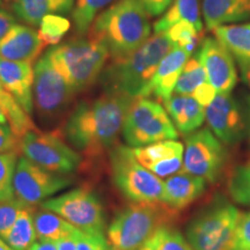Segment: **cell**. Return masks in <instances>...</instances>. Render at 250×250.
<instances>
[{
    "label": "cell",
    "mask_w": 250,
    "mask_h": 250,
    "mask_svg": "<svg viewBox=\"0 0 250 250\" xmlns=\"http://www.w3.org/2000/svg\"><path fill=\"white\" fill-rule=\"evenodd\" d=\"M133 101L123 94L105 92L94 101L80 102L65 123V138L88 156L111 149Z\"/></svg>",
    "instance_id": "cell-1"
},
{
    "label": "cell",
    "mask_w": 250,
    "mask_h": 250,
    "mask_svg": "<svg viewBox=\"0 0 250 250\" xmlns=\"http://www.w3.org/2000/svg\"><path fill=\"white\" fill-rule=\"evenodd\" d=\"M174 48L166 33L155 34L127 57L116 59L104 67L100 81L105 92L136 100L152 94V81L159 64Z\"/></svg>",
    "instance_id": "cell-2"
},
{
    "label": "cell",
    "mask_w": 250,
    "mask_h": 250,
    "mask_svg": "<svg viewBox=\"0 0 250 250\" xmlns=\"http://www.w3.org/2000/svg\"><path fill=\"white\" fill-rule=\"evenodd\" d=\"M148 17L138 0H118L96 17L88 37L104 46L114 61L125 58L151 37Z\"/></svg>",
    "instance_id": "cell-3"
},
{
    "label": "cell",
    "mask_w": 250,
    "mask_h": 250,
    "mask_svg": "<svg viewBox=\"0 0 250 250\" xmlns=\"http://www.w3.org/2000/svg\"><path fill=\"white\" fill-rule=\"evenodd\" d=\"M179 211L166 203H132L118 212L107 230L111 250H138L160 228L168 227Z\"/></svg>",
    "instance_id": "cell-4"
},
{
    "label": "cell",
    "mask_w": 250,
    "mask_h": 250,
    "mask_svg": "<svg viewBox=\"0 0 250 250\" xmlns=\"http://www.w3.org/2000/svg\"><path fill=\"white\" fill-rule=\"evenodd\" d=\"M45 56L74 92L79 93L100 79L109 52L96 41L80 37L51 46Z\"/></svg>",
    "instance_id": "cell-5"
},
{
    "label": "cell",
    "mask_w": 250,
    "mask_h": 250,
    "mask_svg": "<svg viewBox=\"0 0 250 250\" xmlns=\"http://www.w3.org/2000/svg\"><path fill=\"white\" fill-rule=\"evenodd\" d=\"M241 212L225 197L212 204L190 221L187 240L193 250H233L234 237Z\"/></svg>",
    "instance_id": "cell-6"
},
{
    "label": "cell",
    "mask_w": 250,
    "mask_h": 250,
    "mask_svg": "<svg viewBox=\"0 0 250 250\" xmlns=\"http://www.w3.org/2000/svg\"><path fill=\"white\" fill-rule=\"evenodd\" d=\"M112 180L132 203H164L165 182L143 167L132 148L118 145L110 149Z\"/></svg>",
    "instance_id": "cell-7"
},
{
    "label": "cell",
    "mask_w": 250,
    "mask_h": 250,
    "mask_svg": "<svg viewBox=\"0 0 250 250\" xmlns=\"http://www.w3.org/2000/svg\"><path fill=\"white\" fill-rule=\"evenodd\" d=\"M123 138L131 147H143L162 140H176L179 132L166 109L147 98L136 99L125 117Z\"/></svg>",
    "instance_id": "cell-8"
},
{
    "label": "cell",
    "mask_w": 250,
    "mask_h": 250,
    "mask_svg": "<svg viewBox=\"0 0 250 250\" xmlns=\"http://www.w3.org/2000/svg\"><path fill=\"white\" fill-rule=\"evenodd\" d=\"M205 120L225 145H235L250 138V94H217L205 108Z\"/></svg>",
    "instance_id": "cell-9"
},
{
    "label": "cell",
    "mask_w": 250,
    "mask_h": 250,
    "mask_svg": "<svg viewBox=\"0 0 250 250\" xmlns=\"http://www.w3.org/2000/svg\"><path fill=\"white\" fill-rule=\"evenodd\" d=\"M19 151L30 162L56 174L73 173L81 162L79 153L65 143L59 132H28L20 139Z\"/></svg>",
    "instance_id": "cell-10"
},
{
    "label": "cell",
    "mask_w": 250,
    "mask_h": 250,
    "mask_svg": "<svg viewBox=\"0 0 250 250\" xmlns=\"http://www.w3.org/2000/svg\"><path fill=\"white\" fill-rule=\"evenodd\" d=\"M43 210L51 211L87 234H104L105 214L99 197L86 188H78L64 195L41 203Z\"/></svg>",
    "instance_id": "cell-11"
},
{
    "label": "cell",
    "mask_w": 250,
    "mask_h": 250,
    "mask_svg": "<svg viewBox=\"0 0 250 250\" xmlns=\"http://www.w3.org/2000/svg\"><path fill=\"white\" fill-rule=\"evenodd\" d=\"M227 156L226 147L211 130H197L186 138L182 170L213 183L223 173Z\"/></svg>",
    "instance_id": "cell-12"
},
{
    "label": "cell",
    "mask_w": 250,
    "mask_h": 250,
    "mask_svg": "<svg viewBox=\"0 0 250 250\" xmlns=\"http://www.w3.org/2000/svg\"><path fill=\"white\" fill-rule=\"evenodd\" d=\"M74 89L44 55L34 66L33 99L41 117L52 120L66 110L74 95Z\"/></svg>",
    "instance_id": "cell-13"
},
{
    "label": "cell",
    "mask_w": 250,
    "mask_h": 250,
    "mask_svg": "<svg viewBox=\"0 0 250 250\" xmlns=\"http://www.w3.org/2000/svg\"><path fill=\"white\" fill-rule=\"evenodd\" d=\"M71 183L72 180L66 175L51 173L21 158L18 160L13 176L14 197L23 205L33 208Z\"/></svg>",
    "instance_id": "cell-14"
},
{
    "label": "cell",
    "mask_w": 250,
    "mask_h": 250,
    "mask_svg": "<svg viewBox=\"0 0 250 250\" xmlns=\"http://www.w3.org/2000/svg\"><path fill=\"white\" fill-rule=\"evenodd\" d=\"M204 66L208 81L218 94L232 93L237 83V72L233 56L217 39L203 41L196 54Z\"/></svg>",
    "instance_id": "cell-15"
},
{
    "label": "cell",
    "mask_w": 250,
    "mask_h": 250,
    "mask_svg": "<svg viewBox=\"0 0 250 250\" xmlns=\"http://www.w3.org/2000/svg\"><path fill=\"white\" fill-rule=\"evenodd\" d=\"M131 148L137 161L158 177H170L183 169L184 146L177 140H162Z\"/></svg>",
    "instance_id": "cell-16"
},
{
    "label": "cell",
    "mask_w": 250,
    "mask_h": 250,
    "mask_svg": "<svg viewBox=\"0 0 250 250\" xmlns=\"http://www.w3.org/2000/svg\"><path fill=\"white\" fill-rule=\"evenodd\" d=\"M33 85L34 68L31 64L0 58V86L11 94L29 115L34 109Z\"/></svg>",
    "instance_id": "cell-17"
},
{
    "label": "cell",
    "mask_w": 250,
    "mask_h": 250,
    "mask_svg": "<svg viewBox=\"0 0 250 250\" xmlns=\"http://www.w3.org/2000/svg\"><path fill=\"white\" fill-rule=\"evenodd\" d=\"M44 44L34 28L15 24L0 40V58L33 64L42 54Z\"/></svg>",
    "instance_id": "cell-18"
},
{
    "label": "cell",
    "mask_w": 250,
    "mask_h": 250,
    "mask_svg": "<svg viewBox=\"0 0 250 250\" xmlns=\"http://www.w3.org/2000/svg\"><path fill=\"white\" fill-rule=\"evenodd\" d=\"M189 58V52L177 46H174L165 56L152 81V94L156 99L165 102L171 98L184 65Z\"/></svg>",
    "instance_id": "cell-19"
},
{
    "label": "cell",
    "mask_w": 250,
    "mask_h": 250,
    "mask_svg": "<svg viewBox=\"0 0 250 250\" xmlns=\"http://www.w3.org/2000/svg\"><path fill=\"white\" fill-rule=\"evenodd\" d=\"M206 189V181L186 171L168 177L165 182V199L176 211L186 208L201 197Z\"/></svg>",
    "instance_id": "cell-20"
},
{
    "label": "cell",
    "mask_w": 250,
    "mask_h": 250,
    "mask_svg": "<svg viewBox=\"0 0 250 250\" xmlns=\"http://www.w3.org/2000/svg\"><path fill=\"white\" fill-rule=\"evenodd\" d=\"M176 130L182 134L195 132L205 121V107L190 95H171L164 102Z\"/></svg>",
    "instance_id": "cell-21"
},
{
    "label": "cell",
    "mask_w": 250,
    "mask_h": 250,
    "mask_svg": "<svg viewBox=\"0 0 250 250\" xmlns=\"http://www.w3.org/2000/svg\"><path fill=\"white\" fill-rule=\"evenodd\" d=\"M202 7L208 30L250 18V0H203Z\"/></svg>",
    "instance_id": "cell-22"
},
{
    "label": "cell",
    "mask_w": 250,
    "mask_h": 250,
    "mask_svg": "<svg viewBox=\"0 0 250 250\" xmlns=\"http://www.w3.org/2000/svg\"><path fill=\"white\" fill-rule=\"evenodd\" d=\"M76 0H13L12 9L15 17L29 26H39L46 15L68 14Z\"/></svg>",
    "instance_id": "cell-23"
},
{
    "label": "cell",
    "mask_w": 250,
    "mask_h": 250,
    "mask_svg": "<svg viewBox=\"0 0 250 250\" xmlns=\"http://www.w3.org/2000/svg\"><path fill=\"white\" fill-rule=\"evenodd\" d=\"M219 42L232 54L237 64L250 66V23L224 24L213 29Z\"/></svg>",
    "instance_id": "cell-24"
},
{
    "label": "cell",
    "mask_w": 250,
    "mask_h": 250,
    "mask_svg": "<svg viewBox=\"0 0 250 250\" xmlns=\"http://www.w3.org/2000/svg\"><path fill=\"white\" fill-rule=\"evenodd\" d=\"M181 21H188L202 33L201 0H174L167 12L154 23L153 29L155 34L166 33L170 27Z\"/></svg>",
    "instance_id": "cell-25"
},
{
    "label": "cell",
    "mask_w": 250,
    "mask_h": 250,
    "mask_svg": "<svg viewBox=\"0 0 250 250\" xmlns=\"http://www.w3.org/2000/svg\"><path fill=\"white\" fill-rule=\"evenodd\" d=\"M34 225L37 239L55 242L65 237L74 236L80 230L61 215L43 208L42 211L34 212Z\"/></svg>",
    "instance_id": "cell-26"
},
{
    "label": "cell",
    "mask_w": 250,
    "mask_h": 250,
    "mask_svg": "<svg viewBox=\"0 0 250 250\" xmlns=\"http://www.w3.org/2000/svg\"><path fill=\"white\" fill-rule=\"evenodd\" d=\"M0 236L13 250H29L37 239L33 208L24 206L14 224Z\"/></svg>",
    "instance_id": "cell-27"
},
{
    "label": "cell",
    "mask_w": 250,
    "mask_h": 250,
    "mask_svg": "<svg viewBox=\"0 0 250 250\" xmlns=\"http://www.w3.org/2000/svg\"><path fill=\"white\" fill-rule=\"evenodd\" d=\"M0 107L2 108L7 117L9 127L19 139L31 131H39L29 114L1 86H0Z\"/></svg>",
    "instance_id": "cell-28"
},
{
    "label": "cell",
    "mask_w": 250,
    "mask_h": 250,
    "mask_svg": "<svg viewBox=\"0 0 250 250\" xmlns=\"http://www.w3.org/2000/svg\"><path fill=\"white\" fill-rule=\"evenodd\" d=\"M208 83L206 77L204 66L199 61L198 56L195 55L193 57L188 59L184 65V68L181 73L175 87V94L179 95H190L191 96L199 87Z\"/></svg>",
    "instance_id": "cell-29"
},
{
    "label": "cell",
    "mask_w": 250,
    "mask_h": 250,
    "mask_svg": "<svg viewBox=\"0 0 250 250\" xmlns=\"http://www.w3.org/2000/svg\"><path fill=\"white\" fill-rule=\"evenodd\" d=\"M114 0H77L72 12L74 27L79 35L88 33L90 26L103 8L110 5Z\"/></svg>",
    "instance_id": "cell-30"
},
{
    "label": "cell",
    "mask_w": 250,
    "mask_h": 250,
    "mask_svg": "<svg viewBox=\"0 0 250 250\" xmlns=\"http://www.w3.org/2000/svg\"><path fill=\"white\" fill-rule=\"evenodd\" d=\"M227 189L234 202L250 206V161L234 168L228 176Z\"/></svg>",
    "instance_id": "cell-31"
},
{
    "label": "cell",
    "mask_w": 250,
    "mask_h": 250,
    "mask_svg": "<svg viewBox=\"0 0 250 250\" xmlns=\"http://www.w3.org/2000/svg\"><path fill=\"white\" fill-rule=\"evenodd\" d=\"M70 28L71 22L68 19L58 14L46 15L39 24V36L44 46H54L59 44Z\"/></svg>",
    "instance_id": "cell-32"
},
{
    "label": "cell",
    "mask_w": 250,
    "mask_h": 250,
    "mask_svg": "<svg viewBox=\"0 0 250 250\" xmlns=\"http://www.w3.org/2000/svg\"><path fill=\"white\" fill-rule=\"evenodd\" d=\"M166 34L169 37L174 46L186 50L187 52L191 55L197 43H198L201 33L196 29L193 24L188 22V21H181V22H177L173 27H170L166 31Z\"/></svg>",
    "instance_id": "cell-33"
},
{
    "label": "cell",
    "mask_w": 250,
    "mask_h": 250,
    "mask_svg": "<svg viewBox=\"0 0 250 250\" xmlns=\"http://www.w3.org/2000/svg\"><path fill=\"white\" fill-rule=\"evenodd\" d=\"M18 164V152L0 154V203L14 198L13 176Z\"/></svg>",
    "instance_id": "cell-34"
},
{
    "label": "cell",
    "mask_w": 250,
    "mask_h": 250,
    "mask_svg": "<svg viewBox=\"0 0 250 250\" xmlns=\"http://www.w3.org/2000/svg\"><path fill=\"white\" fill-rule=\"evenodd\" d=\"M154 250H193L179 230L169 226L160 228L155 233Z\"/></svg>",
    "instance_id": "cell-35"
},
{
    "label": "cell",
    "mask_w": 250,
    "mask_h": 250,
    "mask_svg": "<svg viewBox=\"0 0 250 250\" xmlns=\"http://www.w3.org/2000/svg\"><path fill=\"white\" fill-rule=\"evenodd\" d=\"M24 206L26 205L19 202L15 197L0 203V235L14 224Z\"/></svg>",
    "instance_id": "cell-36"
},
{
    "label": "cell",
    "mask_w": 250,
    "mask_h": 250,
    "mask_svg": "<svg viewBox=\"0 0 250 250\" xmlns=\"http://www.w3.org/2000/svg\"><path fill=\"white\" fill-rule=\"evenodd\" d=\"M74 239L77 250H111L104 234H87L79 230Z\"/></svg>",
    "instance_id": "cell-37"
},
{
    "label": "cell",
    "mask_w": 250,
    "mask_h": 250,
    "mask_svg": "<svg viewBox=\"0 0 250 250\" xmlns=\"http://www.w3.org/2000/svg\"><path fill=\"white\" fill-rule=\"evenodd\" d=\"M233 250H250V211L241 214L234 237Z\"/></svg>",
    "instance_id": "cell-38"
},
{
    "label": "cell",
    "mask_w": 250,
    "mask_h": 250,
    "mask_svg": "<svg viewBox=\"0 0 250 250\" xmlns=\"http://www.w3.org/2000/svg\"><path fill=\"white\" fill-rule=\"evenodd\" d=\"M20 139L15 136L9 125L0 124V154L8 152H18Z\"/></svg>",
    "instance_id": "cell-39"
},
{
    "label": "cell",
    "mask_w": 250,
    "mask_h": 250,
    "mask_svg": "<svg viewBox=\"0 0 250 250\" xmlns=\"http://www.w3.org/2000/svg\"><path fill=\"white\" fill-rule=\"evenodd\" d=\"M174 0H138L149 17H158L167 11Z\"/></svg>",
    "instance_id": "cell-40"
},
{
    "label": "cell",
    "mask_w": 250,
    "mask_h": 250,
    "mask_svg": "<svg viewBox=\"0 0 250 250\" xmlns=\"http://www.w3.org/2000/svg\"><path fill=\"white\" fill-rule=\"evenodd\" d=\"M217 90L214 89V87L211 85L210 83H206L204 85L199 87L195 93L192 94V98L197 100L203 107H208L210 103L213 101V99L217 96Z\"/></svg>",
    "instance_id": "cell-41"
},
{
    "label": "cell",
    "mask_w": 250,
    "mask_h": 250,
    "mask_svg": "<svg viewBox=\"0 0 250 250\" xmlns=\"http://www.w3.org/2000/svg\"><path fill=\"white\" fill-rule=\"evenodd\" d=\"M17 24V19L7 11L0 9V40Z\"/></svg>",
    "instance_id": "cell-42"
},
{
    "label": "cell",
    "mask_w": 250,
    "mask_h": 250,
    "mask_svg": "<svg viewBox=\"0 0 250 250\" xmlns=\"http://www.w3.org/2000/svg\"><path fill=\"white\" fill-rule=\"evenodd\" d=\"M74 236L65 237V239H62V240H59V241H56L57 250H77L76 239H74Z\"/></svg>",
    "instance_id": "cell-43"
},
{
    "label": "cell",
    "mask_w": 250,
    "mask_h": 250,
    "mask_svg": "<svg viewBox=\"0 0 250 250\" xmlns=\"http://www.w3.org/2000/svg\"><path fill=\"white\" fill-rule=\"evenodd\" d=\"M29 250H57L55 241H49V240H39L30 247Z\"/></svg>",
    "instance_id": "cell-44"
},
{
    "label": "cell",
    "mask_w": 250,
    "mask_h": 250,
    "mask_svg": "<svg viewBox=\"0 0 250 250\" xmlns=\"http://www.w3.org/2000/svg\"><path fill=\"white\" fill-rule=\"evenodd\" d=\"M240 70H241L243 80H245V83L250 87V66H241Z\"/></svg>",
    "instance_id": "cell-45"
},
{
    "label": "cell",
    "mask_w": 250,
    "mask_h": 250,
    "mask_svg": "<svg viewBox=\"0 0 250 250\" xmlns=\"http://www.w3.org/2000/svg\"><path fill=\"white\" fill-rule=\"evenodd\" d=\"M154 246H155V234L142 247V248H139L138 250H154Z\"/></svg>",
    "instance_id": "cell-46"
},
{
    "label": "cell",
    "mask_w": 250,
    "mask_h": 250,
    "mask_svg": "<svg viewBox=\"0 0 250 250\" xmlns=\"http://www.w3.org/2000/svg\"><path fill=\"white\" fill-rule=\"evenodd\" d=\"M7 117H6V115H5V112H4V110H2V108L0 107V124H2V125H7Z\"/></svg>",
    "instance_id": "cell-47"
},
{
    "label": "cell",
    "mask_w": 250,
    "mask_h": 250,
    "mask_svg": "<svg viewBox=\"0 0 250 250\" xmlns=\"http://www.w3.org/2000/svg\"><path fill=\"white\" fill-rule=\"evenodd\" d=\"M0 250H13L4 241V240H2L1 236H0Z\"/></svg>",
    "instance_id": "cell-48"
},
{
    "label": "cell",
    "mask_w": 250,
    "mask_h": 250,
    "mask_svg": "<svg viewBox=\"0 0 250 250\" xmlns=\"http://www.w3.org/2000/svg\"><path fill=\"white\" fill-rule=\"evenodd\" d=\"M1 4H2V1H1V0H0V6H1Z\"/></svg>",
    "instance_id": "cell-49"
},
{
    "label": "cell",
    "mask_w": 250,
    "mask_h": 250,
    "mask_svg": "<svg viewBox=\"0 0 250 250\" xmlns=\"http://www.w3.org/2000/svg\"><path fill=\"white\" fill-rule=\"evenodd\" d=\"M6 1H9V0H6Z\"/></svg>",
    "instance_id": "cell-50"
}]
</instances>
